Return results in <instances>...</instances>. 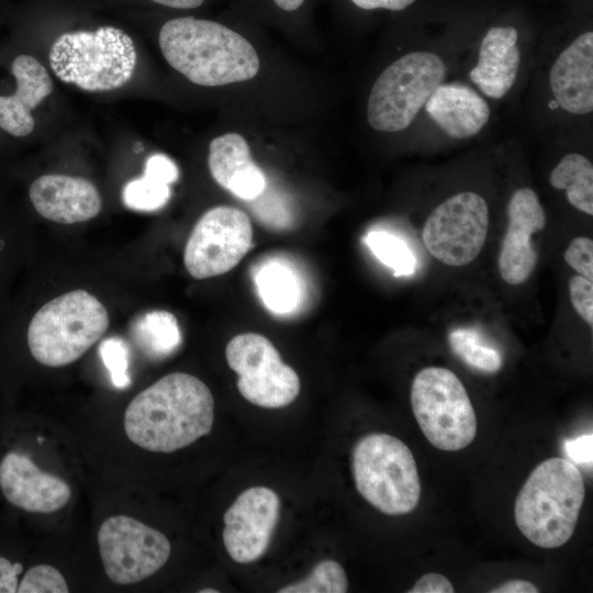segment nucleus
I'll return each mask as SVG.
<instances>
[{
  "label": "nucleus",
  "instance_id": "15",
  "mask_svg": "<svg viewBox=\"0 0 593 593\" xmlns=\"http://www.w3.org/2000/svg\"><path fill=\"white\" fill-rule=\"evenodd\" d=\"M0 489L12 505L31 513H54L71 496L63 479L43 471L16 451L8 452L0 461Z\"/></svg>",
  "mask_w": 593,
  "mask_h": 593
},
{
  "label": "nucleus",
  "instance_id": "32",
  "mask_svg": "<svg viewBox=\"0 0 593 593\" xmlns=\"http://www.w3.org/2000/svg\"><path fill=\"white\" fill-rule=\"evenodd\" d=\"M570 301L575 312L591 327L593 325V281L581 275L569 281Z\"/></svg>",
  "mask_w": 593,
  "mask_h": 593
},
{
  "label": "nucleus",
  "instance_id": "8",
  "mask_svg": "<svg viewBox=\"0 0 593 593\" xmlns=\"http://www.w3.org/2000/svg\"><path fill=\"white\" fill-rule=\"evenodd\" d=\"M447 72L441 58L427 52L406 54L388 66L376 80L368 99L367 120L380 132H399L443 83Z\"/></svg>",
  "mask_w": 593,
  "mask_h": 593
},
{
  "label": "nucleus",
  "instance_id": "28",
  "mask_svg": "<svg viewBox=\"0 0 593 593\" xmlns=\"http://www.w3.org/2000/svg\"><path fill=\"white\" fill-rule=\"evenodd\" d=\"M348 579L343 567L334 560L320 561L302 581L278 590L279 593H345Z\"/></svg>",
  "mask_w": 593,
  "mask_h": 593
},
{
  "label": "nucleus",
  "instance_id": "29",
  "mask_svg": "<svg viewBox=\"0 0 593 593\" xmlns=\"http://www.w3.org/2000/svg\"><path fill=\"white\" fill-rule=\"evenodd\" d=\"M99 355L110 374L112 384L118 389L128 387L131 378L126 343L116 336L107 338L99 346Z\"/></svg>",
  "mask_w": 593,
  "mask_h": 593
},
{
  "label": "nucleus",
  "instance_id": "41",
  "mask_svg": "<svg viewBox=\"0 0 593 593\" xmlns=\"http://www.w3.org/2000/svg\"><path fill=\"white\" fill-rule=\"evenodd\" d=\"M548 105L552 110L559 107V104H558V102L556 100H551Z\"/></svg>",
  "mask_w": 593,
  "mask_h": 593
},
{
  "label": "nucleus",
  "instance_id": "7",
  "mask_svg": "<svg viewBox=\"0 0 593 593\" xmlns=\"http://www.w3.org/2000/svg\"><path fill=\"white\" fill-rule=\"evenodd\" d=\"M411 406L426 439L440 450L463 449L477 435V416L468 392L447 368L426 367L416 373Z\"/></svg>",
  "mask_w": 593,
  "mask_h": 593
},
{
  "label": "nucleus",
  "instance_id": "36",
  "mask_svg": "<svg viewBox=\"0 0 593 593\" xmlns=\"http://www.w3.org/2000/svg\"><path fill=\"white\" fill-rule=\"evenodd\" d=\"M357 7L365 10H373L383 8L387 10L399 11L403 10L415 0H351Z\"/></svg>",
  "mask_w": 593,
  "mask_h": 593
},
{
  "label": "nucleus",
  "instance_id": "23",
  "mask_svg": "<svg viewBox=\"0 0 593 593\" xmlns=\"http://www.w3.org/2000/svg\"><path fill=\"white\" fill-rule=\"evenodd\" d=\"M130 331L139 349L153 359L171 355L182 340L177 318L164 310H154L137 316Z\"/></svg>",
  "mask_w": 593,
  "mask_h": 593
},
{
  "label": "nucleus",
  "instance_id": "12",
  "mask_svg": "<svg viewBox=\"0 0 593 593\" xmlns=\"http://www.w3.org/2000/svg\"><path fill=\"white\" fill-rule=\"evenodd\" d=\"M253 244L248 215L233 206H215L194 225L187 242L183 262L195 279H208L232 270Z\"/></svg>",
  "mask_w": 593,
  "mask_h": 593
},
{
  "label": "nucleus",
  "instance_id": "17",
  "mask_svg": "<svg viewBox=\"0 0 593 593\" xmlns=\"http://www.w3.org/2000/svg\"><path fill=\"white\" fill-rule=\"evenodd\" d=\"M16 88L11 96H0V127L22 137L34 130V110L53 91L46 68L31 55L16 56L11 65Z\"/></svg>",
  "mask_w": 593,
  "mask_h": 593
},
{
  "label": "nucleus",
  "instance_id": "9",
  "mask_svg": "<svg viewBox=\"0 0 593 593\" xmlns=\"http://www.w3.org/2000/svg\"><path fill=\"white\" fill-rule=\"evenodd\" d=\"M225 357L228 367L238 374L239 393L248 402L260 407L279 409L298 396V373L282 361L277 348L264 335H236L228 342Z\"/></svg>",
  "mask_w": 593,
  "mask_h": 593
},
{
  "label": "nucleus",
  "instance_id": "10",
  "mask_svg": "<svg viewBox=\"0 0 593 593\" xmlns=\"http://www.w3.org/2000/svg\"><path fill=\"white\" fill-rule=\"evenodd\" d=\"M490 213L478 193L451 195L428 215L422 231L426 250L438 261L461 267L473 261L486 239Z\"/></svg>",
  "mask_w": 593,
  "mask_h": 593
},
{
  "label": "nucleus",
  "instance_id": "5",
  "mask_svg": "<svg viewBox=\"0 0 593 593\" xmlns=\"http://www.w3.org/2000/svg\"><path fill=\"white\" fill-rule=\"evenodd\" d=\"M136 63L133 40L114 26L64 33L49 51V65L57 78L93 92L127 83Z\"/></svg>",
  "mask_w": 593,
  "mask_h": 593
},
{
  "label": "nucleus",
  "instance_id": "2",
  "mask_svg": "<svg viewBox=\"0 0 593 593\" xmlns=\"http://www.w3.org/2000/svg\"><path fill=\"white\" fill-rule=\"evenodd\" d=\"M159 47L174 69L205 87L249 80L260 67L245 37L210 20L183 16L166 22L159 32Z\"/></svg>",
  "mask_w": 593,
  "mask_h": 593
},
{
  "label": "nucleus",
  "instance_id": "26",
  "mask_svg": "<svg viewBox=\"0 0 593 593\" xmlns=\"http://www.w3.org/2000/svg\"><path fill=\"white\" fill-rule=\"evenodd\" d=\"M448 344L456 356L475 370L495 373L502 368L501 353L484 340L481 333L474 328L452 329L448 335Z\"/></svg>",
  "mask_w": 593,
  "mask_h": 593
},
{
  "label": "nucleus",
  "instance_id": "18",
  "mask_svg": "<svg viewBox=\"0 0 593 593\" xmlns=\"http://www.w3.org/2000/svg\"><path fill=\"white\" fill-rule=\"evenodd\" d=\"M550 86L559 107L574 114L593 110V33L585 32L557 58Z\"/></svg>",
  "mask_w": 593,
  "mask_h": 593
},
{
  "label": "nucleus",
  "instance_id": "3",
  "mask_svg": "<svg viewBox=\"0 0 593 593\" xmlns=\"http://www.w3.org/2000/svg\"><path fill=\"white\" fill-rule=\"evenodd\" d=\"M584 497L585 484L577 466L564 458H549L532 471L516 496V526L538 547H561L574 533Z\"/></svg>",
  "mask_w": 593,
  "mask_h": 593
},
{
  "label": "nucleus",
  "instance_id": "13",
  "mask_svg": "<svg viewBox=\"0 0 593 593\" xmlns=\"http://www.w3.org/2000/svg\"><path fill=\"white\" fill-rule=\"evenodd\" d=\"M280 516V499L267 486L243 491L224 513L223 542L237 563H251L269 547Z\"/></svg>",
  "mask_w": 593,
  "mask_h": 593
},
{
  "label": "nucleus",
  "instance_id": "14",
  "mask_svg": "<svg viewBox=\"0 0 593 593\" xmlns=\"http://www.w3.org/2000/svg\"><path fill=\"white\" fill-rule=\"evenodd\" d=\"M508 224L499 254V271L512 286L526 282L537 264L532 235L546 225V214L530 188L516 190L507 205Z\"/></svg>",
  "mask_w": 593,
  "mask_h": 593
},
{
  "label": "nucleus",
  "instance_id": "30",
  "mask_svg": "<svg viewBox=\"0 0 593 593\" xmlns=\"http://www.w3.org/2000/svg\"><path fill=\"white\" fill-rule=\"evenodd\" d=\"M68 584L63 574L53 566L37 564L23 575L19 593H67Z\"/></svg>",
  "mask_w": 593,
  "mask_h": 593
},
{
  "label": "nucleus",
  "instance_id": "25",
  "mask_svg": "<svg viewBox=\"0 0 593 593\" xmlns=\"http://www.w3.org/2000/svg\"><path fill=\"white\" fill-rule=\"evenodd\" d=\"M550 184L566 190L572 206L593 215V166L586 157L577 153L566 155L551 171Z\"/></svg>",
  "mask_w": 593,
  "mask_h": 593
},
{
  "label": "nucleus",
  "instance_id": "39",
  "mask_svg": "<svg viewBox=\"0 0 593 593\" xmlns=\"http://www.w3.org/2000/svg\"><path fill=\"white\" fill-rule=\"evenodd\" d=\"M273 2L284 11H294L299 9L304 0H273Z\"/></svg>",
  "mask_w": 593,
  "mask_h": 593
},
{
  "label": "nucleus",
  "instance_id": "6",
  "mask_svg": "<svg viewBox=\"0 0 593 593\" xmlns=\"http://www.w3.org/2000/svg\"><path fill=\"white\" fill-rule=\"evenodd\" d=\"M351 470L358 493L391 516L413 512L421 499V480L411 449L399 438L372 433L354 446Z\"/></svg>",
  "mask_w": 593,
  "mask_h": 593
},
{
  "label": "nucleus",
  "instance_id": "20",
  "mask_svg": "<svg viewBox=\"0 0 593 593\" xmlns=\"http://www.w3.org/2000/svg\"><path fill=\"white\" fill-rule=\"evenodd\" d=\"M517 38L513 26L492 27L483 37L470 79L485 96L501 99L514 85L521 63Z\"/></svg>",
  "mask_w": 593,
  "mask_h": 593
},
{
  "label": "nucleus",
  "instance_id": "31",
  "mask_svg": "<svg viewBox=\"0 0 593 593\" xmlns=\"http://www.w3.org/2000/svg\"><path fill=\"white\" fill-rule=\"evenodd\" d=\"M564 261L581 276L593 281V240L579 236L573 238L563 254Z\"/></svg>",
  "mask_w": 593,
  "mask_h": 593
},
{
  "label": "nucleus",
  "instance_id": "1",
  "mask_svg": "<svg viewBox=\"0 0 593 593\" xmlns=\"http://www.w3.org/2000/svg\"><path fill=\"white\" fill-rule=\"evenodd\" d=\"M214 399L199 378L172 372L139 392L124 413V430L136 446L170 454L208 435Z\"/></svg>",
  "mask_w": 593,
  "mask_h": 593
},
{
  "label": "nucleus",
  "instance_id": "22",
  "mask_svg": "<svg viewBox=\"0 0 593 593\" xmlns=\"http://www.w3.org/2000/svg\"><path fill=\"white\" fill-rule=\"evenodd\" d=\"M176 164L164 154L147 158L144 175L128 181L123 189L124 204L135 211L150 212L163 208L170 198V183L178 179Z\"/></svg>",
  "mask_w": 593,
  "mask_h": 593
},
{
  "label": "nucleus",
  "instance_id": "27",
  "mask_svg": "<svg viewBox=\"0 0 593 593\" xmlns=\"http://www.w3.org/2000/svg\"><path fill=\"white\" fill-rule=\"evenodd\" d=\"M365 243L383 265L393 270L394 276H410L415 271V256L401 237L385 231H371Z\"/></svg>",
  "mask_w": 593,
  "mask_h": 593
},
{
  "label": "nucleus",
  "instance_id": "40",
  "mask_svg": "<svg viewBox=\"0 0 593 593\" xmlns=\"http://www.w3.org/2000/svg\"><path fill=\"white\" fill-rule=\"evenodd\" d=\"M200 593H217L219 591L215 589H203L199 591Z\"/></svg>",
  "mask_w": 593,
  "mask_h": 593
},
{
  "label": "nucleus",
  "instance_id": "16",
  "mask_svg": "<svg viewBox=\"0 0 593 593\" xmlns=\"http://www.w3.org/2000/svg\"><path fill=\"white\" fill-rule=\"evenodd\" d=\"M29 197L41 216L60 224L89 221L102 208L96 186L81 177L43 175L32 182Z\"/></svg>",
  "mask_w": 593,
  "mask_h": 593
},
{
  "label": "nucleus",
  "instance_id": "24",
  "mask_svg": "<svg viewBox=\"0 0 593 593\" xmlns=\"http://www.w3.org/2000/svg\"><path fill=\"white\" fill-rule=\"evenodd\" d=\"M255 283L265 306L276 314L292 312L301 299V287L295 272L277 260L257 271Z\"/></svg>",
  "mask_w": 593,
  "mask_h": 593
},
{
  "label": "nucleus",
  "instance_id": "33",
  "mask_svg": "<svg viewBox=\"0 0 593 593\" xmlns=\"http://www.w3.org/2000/svg\"><path fill=\"white\" fill-rule=\"evenodd\" d=\"M452 583L443 574L429 572L422 575L409 593H454Z\"/></svg>",
  "mask_w": 593,
  "mask_h": 593
},
{
  "label": "nucleus",
  "instance_id": "38",
  "mask_svg": "<svg viewBox=\"0 0 593 593\" xmlns=\"http://www.w3.org/2000/svg\"><path fill=\"white\" fill-rule=\"evenodd\" d=\"M156 3L176 8V9H192L201 5L204 0H152Z\"/></svg>",
  "mask_w": 593,
  "mask_h": 593
},
{
  "label": "nucleus",
  "instance_id": "34",
  "mask_svg": "<svg viewBox=\"0 0 593 593\" xmlns=\"http://www.w3.org/2000/svg\"><path fill=\"white\" fill-rule=\"evenodd\" d=\"M592 434L582 435L564 441L567 455L577 463L592 467Z\"/></svg>",
  "mask_w": 593,
  "mask_h": 593
},
{
  "label": "nucleus",
  "instance_id": "21",
  "mask_svg": "<svg viewBox=\"0 0 593 593\" xmlns=\"http://www.w3.org/2000/svg\"><path fill=\"white\" fill-rule=\"evenodd\" d=\"M425 110L452 138L474 136L490 119L484 99L462 83H440L425 102Z\"/></svg>",
  "mask_w": 593,
  "mask_h": 593
},
{
  "label": "nucleus",
  "instance_id": "11",
  "mask_svg": "<svg viewBox=\"0 0 593 593\" xmlns=\"http://www.w3.org/2000/svg\"><path fill=\"white\" fill-rule=\"evenodd\" d=\"M98 546L107 577L121 585L152 577L171 552L163 533L127 515H113L101 524Z\"/></svg>",
  "mask_w": 593,
  "mask_h": 593
},
{
  "label": "nucleus",
  "instance_id": "19",
  "mask_svg": "<svg viewBox=\"0 0 593 593\" xmlns=\"http://www.w3.org/2000/svg\"><path fill=\"white\" fill-rule=\"evenodd\" d=\"M208 164L214 180L239 199H256L265 190V175L251 159L246 139L237 133L211 141Z\"/></svg>",
  "mask_w": 593,
  "mask_h": 593
},
{
  "label": "nucleus",
  "instance_id": "37",
  "mask_svg": "<svg viewBox=\"0 0 593 593\" xmlns=\"http://www.w3.org/2000/svg\"><path fill=\"white\" fill-rule=\"evenodd\" d=\"M492 593H537L539 589L526 580H510L491 590Z\"/></svg>",
  "mask_w": 593,
  "mask_h": 593
},
{
  "label": "nucleus",
  "instance_id": "35",
  "mask_svg": "<svg viewBox=\"0 0 593 593\" xmlns=\"http://www.w3.org/2000/svg\"><path fill=\"white\" fill-rule=\"evenodd\" d=\"M22 570L23 566L20 562L12 563L10 560L0 557V593H14L18 591V575Z\"/></svg>",
  "mask_w": 593,
  "mask_h": 593
},
{
  "label": "nucleus",
  "instance_id": "4",
  "mask_svg": "<svg viewBox=\"0 0 593 593\" xmlns=\"http://www.w3.org/2000/svg\"><path fill=\"white\" fill-rule=\"evenodd\" d=\"M105 306L83 289L64 293L45 303L27 327V345L34 359L47 367L78 360L109 327Z\"/></svg>",
  "mask_w": 593,
  "mask_h": 593
}]
</instances>
